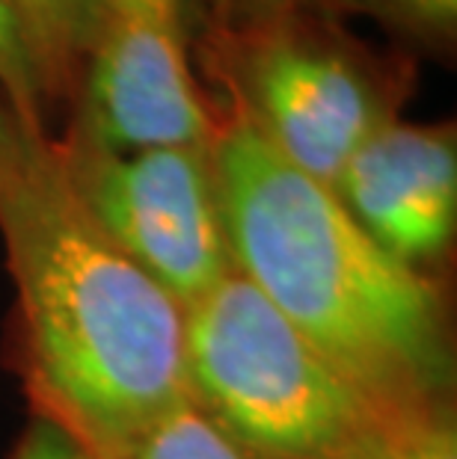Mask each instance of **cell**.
<instances>
[{
    "label": "cell",
    "instance_id": "6da1fadb",
    "mask_svg": "<svg viewBox=\"0 0 457 459\" xmlns=\"http://www.w3.org/2000/svg\"><path fill=\"white\" fill-rule=\"evenodd\" d=\"M0 238L39 418L92 459H125L188 397L184 308L92 217L57 140L4 101Z\"/></svg>",
    "mask_w": 457,
    "mask_h": 459
},
{
    "label": "cell",
    "instance_id": "7a4b0ae2",
    "mask_svg": "<svg viewBox=\"0 0 457 459\" xmlns=\"http://www.w3.org/2000/svg\"><path fill=\"white\" fill-rule=\"evenodd\" d=\"M211 163L232 267L386 415L445 400L440 288L381 249L333 187L291 166L223 101Z\"/></svg>",
    "mask_w": 457,
    "mask_h": 459
},
{
    "label": "cell",
    "instance_id": "3957f363",
    "mask_svg": "<svg viewBox=\"0 0 457 459\" xmlns=\"http://www.w3.org/2000/svg\"><path fill=\"white\" fill-rule=\"evenodd\" d=\"M184 383L261 459H356L389 418L238 273L184 308Z\"/></svg>",
    "mask_w": 457,
    "mask_h": 459
},
{
    "label": "cell",
    "instance_id": "277c9868",
    "mask_svg": "<svg viewBox=\"0 0 457 459\" xmlns=\"http://www.w3.org/2000/svg\"><path fill=\"white\" fill-rule=\"evenodd\" d=\"M223 101L291 166L333 187L374 131L398 119V81L327 18L297 13L220 30L202 48Z\"/></svg>",
    "mask_w": 457,
    "mask_h": 459
},
{
    "label": "cell",
    "instance_id": "5b68a950",
    "mask_svg": "<svg viewBox=\"0 0 457 459\" xmlns=\"http://www.w3.org/2000/svg\"><path fill=\"white\" fill-rule=\"evenodd\" d=\"M208 145L113 152L77 131L57 143L92 217L181 308L235 273Z\"/></svg>",
    "mask_w": 457,
    "mask_h": 459
},
{
    "label": "cell",
    "instance_id": "8992f818",
    "mask_svg": "<svg viewBox=\"0 0 457 459\" xmlns=\"http://www.w3.org/2000/svg\"><path fill=\"white\" fill-rule=\"evenodd\" d=\"M72 131L113 152L208 145L214 116L184 36V0H104Z\"/></svg>",
    "mask_w": 457,
    "mask_h": 459
},
{
    "label": "cell",
    "instance_id": "52a82bcc",
    "mask_svg": "<svg viewBox=\"0 0 457 459\" xmlns=\"http://www.w3.org/2000/svg\"><path fill=\"white\" fill-rule=\"evenodd\" d=\"M333 193L377 247L419 270L454 238V128L392 119L354 152Z\"/></svg>",
    "mask_w": 457,
    "mask_h": 459
},
{
    "label": "cell",
    "instance_id": "ba28073f",
    "mask_svg": "<svg viewBox=\"0 0 457 459\" xmlns=\"http://www.w3.org/2000/svg\"><path fill=\"white\" fill-rule=\"evenodd\" d=\"M48 99L77 92L104 0H9Z\"/></svg>",
    "mask_w": 457,
    "mask_h": 459
},
{
    "label": "cell",
    "instance_id": "9c48e42d",
    "mask_svg": "<svg viewBox=\"0 0 457 459\" xmlns=\"http://www.w3.org/2000/svg\"><path fill=\"white\" fill-rule=\"evenodd\" d=\"M125 459H261L223 433V429L184 397L137 438Z\"/></svg>",
    "mask_w": 457,
    "mask_h": 459
},
{
    "label": "cell",
    "instance_id": "30bf717a",
    "mask_svg": "<svg viewBox=\"0 0 457 459\" xmlns=\"http://www.w3.org/2000/svg\"><path fill=\"white\" fill-rule=\"evenodd\" d=\"M356 459H457V429L445 400L389 415Z\"/></svg>",
    "mask_w": 457,
    "mask_h": 459
},
{
    "label": "cell",
    "instance_id": "8fae6325",
    "mask_svg": "<svg viewBox=\"0 0 457 459\" xmlns=\"http://www.w3.org/2000/svg\"><path fill=\"white\" fill-rule=\"evenodd\" d=\"M0 101L24 122L45 128V92L9 0H0Z\"/></svg>",
    "mask_w": 457,
    "mask_h": 459
},
{
    "label": "cell",
    "instance_id": "7c38bea8",
    "mask_svg": "<svg viewBox=\"0 0 457 459\" xmlns=\"http://www.w3.org/2000/svg\"><path fill=\"white\" fill-rule=\"evenodd\" d=\"M324 6L365 13L392 30L431 45H445L457 27V0H324Z\"/></svg>",
    "mask_w": 457,
    "mask_h": 459
},
{
    "label": "cell",
    "instance_id": "4fadbf2b",
    "mask_svg": "<svg viewBox=\"0 0 457 459\" xmlns=\"http://www.w3.org/2000/svg\"><path fill=\"white\" fill-rule=\"evenodd\" d=\"M324 6V0H211L214 27L220 30H238V27L277 22V18L312 13Z\"/></svg>",
    "mask_w": 457,
    "mask_h": 459
},
{
    "label": "cell",
    "instance_id": "5bb4252c",
    "mask_svg": "<svg viewBox=\"0 0 457 459\" xmlns=\"http://www.w3.org/2000/svg\"><path fill=\"white\" fill-rule=\"evenodd\" d=\"M9 459H92V456L66 429L51 424L48 418H39L24 433V438L18 442L15 454Z\"/></svg>",
    "mask_w": 457,
    "mask_h": 459
}]
</instances>
